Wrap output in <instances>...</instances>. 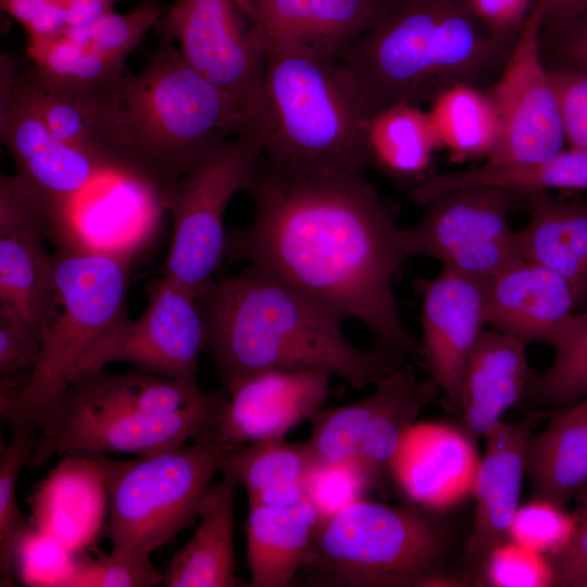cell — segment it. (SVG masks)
<instances>
[{
  "mask_svg": "<svg viewBox=\"0 0 587 587\" xmlns=\"http://www.w3.org/2000/svg\"><path fill=\"white\" fill-rule=\"evenodd\" d=\"M480 458L472 435L445 422H415L389 475L416 508L444 511L473 496Z\"/></svg>",
  "mask_w": 587,
  "mask_h": 587,
  "instance_id": "cell-19",
  "label": "cell"
},
{
  "mask_svg": "<svg viewBox=\"0 0 587 587\" xmlns=\"http://www.w3.org/2000/svg\"><path fill=\"white\" fill-rule=\"evenodd\" d=\"M15 89L59 140L90 157L103 171L128 175V141L116 86L62 84L30 64L20 68Z\"/></svg>",
  "mask_w": 587,
  "mask_h": 587,
  "instance_id": "cell-17",
  "label": "cell"
},
{
  "mask_svg": "<svg viewBox=\"0 0 587 587\" xmlns=\"http://www.w3.org/2000/svg\"><path fill=\"white\" fill-rule=\"evenodd\" d=\"M322 519L309 500L249 505L247 563L252 587H286L308 566Z\"/></svg>",
  "mask_w": 587,
  "mask_h": 587,
  "instance_id": "cell-27",
  "label": "cell"
},
{
  "mask_svg": "<svg viewBox=\"0 0 587 587\" xmlns=\"http://www.w3.org/2000/svg\"><path fill=\"white\" fill-rule=\"evenodd\" d=\"M564 508L545 500L519 508L509 532V539L548 557L557 553L570 539L575 520Z\"/></svg>",
  "mask_w": 587,
  "mask_h": 587,
  "instance_id": "cell-40",
  "label": "cell"
},
{
  "mask_svg": "<svg viewBox=\"0 0 587 587\" xmlns=\"http://www.w3.org/2000/svg\"><path fill=\"white\" fill-rule=\"evenodd\" d=\"M376 478L358 461L315 462L305 482L307 500L322 521L365 498Z\"/></svg>",
  "mask_w": 587,
  "mask_h": 587,
  "instance_id": "cell-38",
  "label": "cell"
},
{
  "mask_svg": "<svg viewBox=\"0 0 587 587\" xmlns=\"http://www.w3.org/2000/svg\"><path fill=\"white\" fill-rule=\"evenodd\" d=\"M124 112L129 176L164 191L216 146L251 130L243 109L167 41L116 85Z\"/></svg>",
  "mask_w": 587,
  "mask_h": 587,
  "instance_id": "cell-5",
  "label": "cell"
},
{
  "mask_svg": "<svg viewBox=\"0 0 587 587\" xmlns=\"http://www.w3.org/2000/svg\"><path fill=\"white\" fill-rule=\"evenodd\" d=\"M265 43H292L323 57L340 53L399 0H235Z\"/></svg>",
  "mask_w": 587,
  "mask_h": 587,
  "instance_id": "cell-20",
  "label": "cell"
},
{
  "mask_svg": "<svg viewBox=\"0 0 587 587\" xmlns=\"http://www.w3.org/2000/svg\"><path fill=\"white\" fill-rule=\"evenodd\" d=\"M365 143L371 167L397 180L423 179L435 151L441 148L428 112L405 102L369 117Z\"/></svg>",
  "mask_w": 587,
  "mask_h": 587,
  "instance_id": "cell-31",
  "label": "cell"
},
{
  "mask_svg": "<svg viewBox=\"0 0 587 587\" xmlns=\"http://www.w3.org/2000/svg\"><path fill=\"white\" fill-rule=\"evenodd\" d=\"M486 282L442 270L422 287L420 352L430 379L454 410L471 355L485 330Z\"/></svg>",
  "mask_w": 587,
  "mask_h": 587,
  "instance_id": "cell-18",
  "label": "cell"
},
{
  "mask_svg": "<svg viewBox=\"0 0 587 587\" xmlns=\"http://www.w3.org/2000/svg\"><path fill=\"white\" fill-rule=\"evenodd\" d=\"M261 114L252 130L264 158L296 175L371 167L372 112L350 72L302 46L265 43Z\"/></svg>",
  "mask_w": 587,
  "mask_h": 587,
  "instance_id": "cell-4",
  "label": "cell"
},
{
  "mask_svg": "<svg viewBox=\"0 0 587 587\" xmlns=\"http://www.w3.org/2000/svg\"><path fill=\"white\" fill-rule=\"evenodd\" d=\"M566 409H569L570 411L574 413L587 416V398L580 400L579 402L575 404L566 407Z\"/></svg>",
  "mask_w": 587,
  "mask_h": 587,
  "instance_id": "cell-50",
  "label": "cell"
},
{
  "mask_svg": "<svg viewBox=\"0 0 587 587\" xmlns=\"http://www.w3.org/2000/svg\"><path fill=\"white\" fill-rule=\"evenodd\" d=\"M486 583L497 587L553 586L549 559L514 541L496 548L484 561Z\"/></svg>",
  "mask_w": 587,
  "mask_h": 587,
  "instance_id": "cell-41",
  "label": "cell"
},
{
  "mask_svg": "<svg viewBox=\"0 0 587 587\" xmlns=\"http://www.w3.org/2000/svg\"><path fill=\"white\" fill-rule=\"evenodd\" d=\"M445 540L416 509L362 498L322 521L305 572L328 586L449 583L437 573Z\"/></svg>",
  "mask_w": 587,
  "mask_h": 587,
  "instance_id": "cell-7",
  "label": "cell"
},
{
  "mask_svg": "<svg viewBox=\"0 0 587 587\" xmlns=\"http://www.w3.org/2000/svg\"><path fill=\"white\" fill-rule=\"evenodd\" d=\"M552 348L553 361L533 375L520 401L534 411L563 409L587 398V311L574 314Z\"/></svg>",
  "mask_w": 587,
  "mask_h": 587,
  "instance_id": "cell-34",
  "label": "cell"
},
{
  "mask_svg": "<svg viewBox=\"0 0 587 587\" xmlns=\"http://www.w3.org/2000/svg\"><path fill=\"white\" fill-rule=\"evenodd\" d=\"M491 185L523 193L550 189H587V149L562 150L533 164L509 165L485 162L478 167L430 174L414 188L415 198L425 203L444 191L464 185Z\"/></svg>",
  "mask_w": 587,
  "mask_h": 587,
  "instance_id": "cell-32",
  "label": "cell"
},
{
  "mask_svg": "<svg viewBox=\"0 0 587 587\" xmlns=\"http://www.w3.org/2000/svg\"><path fill=\"white\" fill-rule=\"evenodd\" d=\"M427 111L440 146L454 160L488 159L500 137V122L487 91L455 85L439 93Z\"/></svg>",
  "mask_w": 587,
  "mask_h": 587,
  "instance_id": "cell-33",
  "label": "cell"
},
{
  "mask_svg": "<svg viewBox=\"0 0 587 587\" xmlns=\"http://www.w3.org/2000/svg\"><path fill=\"white\" fill-rule=\"evenodd\" d=\"M239 484L223 470L200 508L197 526L187 542L168 562L165 587H234L236 576L234 509Z\"/></svg>",
  "mask_w": 587,
  "mask_h": 587,
  "instance_id": "cell-26",
  "label": "cell"
},
{
  "mask_svg": "<svg viewBox=\"0 0 587 587\" xmlns=\"http://www.w3.org/2000/svg\"><path fill=\"white\" fill-rule=\"evenodd\" d=\"M162 15L157 0H146L128 13L111 12L88 24L67 27L62 34L107 58L125 63Z\"/></svg>",
  "mask_w": 587,
  "mask_h": 587,
  "instance_id": "cell-37",
  "label": "cell"
},
{
  "mask_svg": "<svg viewBox=\"0 0 587 587\" xmlns=\"http://www.w3.org/2000/svg\"><path fill=\"white\" fill-rule=\"evenodd\" d=\"M526 347L501 332H483L465 371L459 410L472 436H485L521 401L534 375Z\"/></svg>",
  "mask_w": 587,
  "mask_h": 587,
  "instance_id": "cell-24",
  "label": "cell"
},
{
  "mask_svg": "<svg viewBox=\"0 0 587 587\" xmlns=\"http://www.w3.org/2000/svg\"><path fill=\"white\" fill-rule=\"evenodd\" d=\"M222 398L223 390L212 391L201 403L171 414L63 403L53 427L39 435L32 464L59 454L150 457L211 437Z\"/></svg>",
  "mask_w": 587,
  "mask_h": 587,
  "instance_id": "cell-14",
  "label": "cell"
},
{
  "mask_svg": "<svg viewBox=\"0 0 587 587\" xmlns=\"http://www.w3.org/2000/svg\"><path fill=\"white\" fill-rule=\"evenodd\" d=\"M27 55L37 71L62 84L114 87L125 74V63L65 37L28 39Z\"/></svg>",
  "mask_w": 587,
  "mask_h": 587,
  "instance_id": "cell-36",
  "label": "cell"
},
{
  "mask_svg": "<svg viewBox=\"0 0 587 587\" xmlns=\"http://www.w3.org/2000/svg\"><path fill=\"white\" fill-rule=\"evenodd\" d=\"M548 559L553 571V586L583 587L587 579V502L575 520L567 542Z\"/></svg>",
  "mask_w": 587,
  "mask_h": 587,
  "instance_id": "cell-46",
  "label": "cell"
},
{
  "mask_svg": "<svg viewBox=\"0 0 587 587\" xmlns=\"http://www.w3.org/2000/svg\"><path fill=\"white\" fill-rule=\"evenodd\" d=\"M439 392L432 379L421 380L415 366L404 362L367 397L321 408L310 420V444L321 459L355 460L378 482L389 475L405 434Z\"/></svg>",
  "mask_w": 587,
  "mask_h": 587,
  "instance_id": "cell-11",
  "label": "cell"
},
{
  "mask_svg": "<svg viewBox=\"0 0 587 587\" xmlns=\"http://www.w3.org/2000/svg\"><path fill=\"white\" fill-rule=\"evenodd\" d=\"M0 5L29 39L55 37L67 28L64 11L55 0H0Z\"/></svg>",
  "mask_w": 587,
  "mask_h": 587,
  "instance_id": "cell-45",
  "label": "cell"
},
{
  "mask_svg": "<svg viewBox=\"0 0 587 587\" xmlns=\"http://www.w3.org/2000/svg\"><path fill=\"white\" fill-rule=\"evenodd\" d=\"M511 50L490 34L469 0H399L337 60L373 115L396 103H430L455 85L480 88Z\"/></svg>",
  "mask_w": 587,
  "mask_h": 587,
  "instance_id": "cell-3",
  "label": "cell"
},
{
  "mask_svg": "<svg viewBox=\"0 0 587 587\" xmlns=\"http://www.w3.org/2000/svg\"><path fill=\"white\" fill-rule=\"evenodd\" d=\"M9 442L0 444V585H14L17 553L33 530L20 511L16 485L22 469L30 464L39 432L29 424L12 425Z\"/></svg>",
  "mask_w": 587,
  "mask_h": 587,
  "instance_id": "cell-35",
  "label": "cell"
},
{
  "mask_svg": "<svg viewBox=\"0 0 587 587\" xmlns=\"http://www.w3.org/2000/svg\"><path fill=\"white\" fill-rule=\"evenodd\" d=\"M116 1L120 0H64L67 27L82 26L113 12Z\"/></svg>",
  "mask_w": 587,
  "mask_h": 587,
  "instance_id": "cell-49",
  "label": "cell"
},
{
  "mask_svg": "<svg viewBox=\"0 0 587 587\" xmlns=\"http://www.w3.org/2000/svg\"><path fill=\"white\" fill-rule=\"evenodd\" d=\"M525 200L526 193L483 184L444 191L423 205L415 225L403 228L407 252L487 282L522 259L509 216Z\"/></svg>",
  "mask_w": 587,
  "mask_h": 587,
  "instance_id": "cell-10",
  "label": "cell"
},
{
  "mask_svg": "<svg viewBox=\"0 0 587 587\" xmlns=\"http://www.w3.org/2000/svg\"><path fill=\"white\" fill-rule=\"evenodd\" d=\"M240 16L235 0H175L155 27L176 39L184 58L236 100L253 127L261 114L266 50Z\"/></svg>",
  "mask_w": 587,
  "mask_h": 587,
  "instance_id": "cell-15",
  "label": "cell"
},
{
  "mask_svg": "<svg viewBox=\"0 0 587 587\" xmlns=\"http://www.w3.org/2000/svg\"><path fill=\"white\" fill-rule=\"evenodd\" d=\"M539 416L534 413L520 424L503 421L484 437L485 453L477 469L473 496L475 520L467 540L472 558L484 563L509 539L526 474L527 452Z\"/></svg>",
  "mask_w": 587,
  "mask_h": 587,
  "instance_id": "cell-23",
  "label": "cell"
},
{
  "mask_svg": "<svg viewBox=\"0 0 587 587\" xmlns=\"http://www.w3.org/2000/svg\"><path fill=\"white\" fill-rule=\"evenodd\" d=\"M525 204L528 221L517 232L522 259L565 278L577 304L587 298V202L532 191L526 193Z\"/></svg>",
  "mask_w": 587,
  "mask_h": 587,
  "instance_id": "cell-28",
  "label": "cell"
},
{
  "mask_svg": "<svg viewBox=\"0 0 587 587\" xmlns=\"http://www.w3.org/2000/svg\"><path fill=\"white\" fill-rule=\"evenodd\" d=\"M364 171L296 175L262 155L247 189L253 220L227 232L224 257L360 321L376 347L415 355L392 289L409 257L403 228Z\"/></svg>",
  "mask_w": 587,
  "mask_h": 587,
  "instance_id": "cell-1",
  "label": "cell"
},
{
  "mask_svg": "<svg viewBox=\"0 0 587 587\" xmlns=\"http://www.w3.org/2000/svg\"><path fill=\"white\" fill-rule=\"evenodd\" d=\"M0 138L15 163V175L63 214L103 171L90 157L59 140L15 86L0 101Z\"/></svg>",
  "mask_w": 587,
  "mask_h": 587,
  "instance_id": "cell-21",
  "label": "cell"
},
{
  "mask_svg": "<svg viewBox=\"0 0 587 587\" xmlns=\"http://www.w3.org/2000/svg\"><path fill=\"white\" fill-rule=\"evenodd\" d=\"M544 5H534L501 73L487 91L500 122L498 145L486 162L524 165L563 150L565 135L542 45Z\"/></svg>",
  "mask_w": 587,
  "mask_h": 587,
  "instance_id": "cell-12",
  "label": "cell"
},
{
  "mask_svg": "<svg viewBox=\"0 0 587 587\" xmlns=\"http://www.w3.org/2000/svg\"><path fill=\"white\" fill-rule=\"evenodd\" d=\"M51 226L41 213L0 223V311L39 337L53 295L52 258L43 248Z\"/></svg>",
  "mask_w": 587,
  "mask_h": 587,
  "instance_id": "cell-25",
  "label": "cell"
},
{
  "mask_svg": "<svg viewBox=\"0 0 587 587\" xmlns=\"http://www.w3.org/2000/svg\"><path fill=\"white\" fill-rule=\"evenodd\" d=\"M486 321L524 345L553 347L574 316L569 282L533 261L520 259L486 282Z\"/></svg>",
  "mask_w": 587,
  "mask_h": 587,
  "instance_id": "cell-22",
  "label": "cell"
},
{
  "mask_svg": "<svg viewBox=\"0 0 587 587\" xmlns=\"http://www.w3.org/2000/svg\"><path fill=\"white\" fill-rule=\"evenodd\" d=\"M570 149H587V72L550 67Z\"/></svg>",
  "mask_w": 587,
  "mask_h": 587,
  "instance_id": "cell-43",
  "label": "cell"
},
{
  "mask_svg": "<svg viewBox=\"0 0 587 587\" xmlns=\"http://www.w3.org/2000/svg\"><path fill=\"white\" fill-rule=\"evenodd\" d=\"M53 295L40 333V354L27 382H1L0 413L40 435L54 425L87 350L127 315L126 259L102 250L58 247L52 254Z\"/></svg>",
  "mask_w": 587,
  "mask_h": 587,
  "instance_id": "cell-6",
  "label": "cell"
},
{
  "mask_svg": "<svg viewBox=\"0 0 587 587\" xmlns=\"http://www.w3.org/2000/svg\"><path fill=\"white\" fill-rule=\"evenodd\" d=\"M544 5L542 29L551 35L587 13V0H540Z\"/></svg>",
  "mask_w": 587,
  "mask_h": 587,
  "instance_id": "cell-48",
  "label": "cell"
},
{
  "mask_svg": "<svg viewBox=\"0 0 587 587\" xmlns=\"http://www.w3.org/2000/svg\"><path fill=\"white\" fill-rule=\"evenodd\" d=\"M232 450L203 437L136 460L116 462L99 454L111 551L151 558L190 526Z\"/></svg>",
  "mask_w": 587,
  "mask_h": 587,
  "instance_id": "cell-8",
  "label": "cell"
},
{
  "mask_svg": "<svg viewBox=\"0 0 587 587\" xmlns=\"http://www.w3.org/2000/svg\"><path fill=\"white\" fill-rule=\"evenodd\" d=\"M146 292L141 315H126L107 330L84 354L78 373L123 362L146 374L197 382L205 341L197 300L164 276L149 280Z\"/></svg>",
  "mask_w": 587,
  "mask_h": 587,
  "instance_id": "cell-13",
  "label": "cell"
},
{
  "mask_svg": "<svg viewBox=\"0 0 587 587\" xmlns=\"http://www.w3.org/2000/svg\"><path fill=\"white\" fill-rule=\"evenodd\" d=\"M539 412L551 419L530 439L526 474L537 499L564 508L587 485V416L566 408Z\"/></svg>",
  "mask_w": 587,
  "mask_h": 587,
  "instance_id": "cell-29",
  "label": "cell"
},
{
  "mask_svg": "<svg viewBox=\"0 0 587 587\" xmlns=\"http://www.w3.org/2000/svg\"><path fill=\"white\" fill-rule=\"evenodd\" d=\"M315 462L307 441L279 438L233 449L223 470L246 489L249 505L287 507L307 500Z\"/></svg>",
  "mask_w": 587,
  "mask_h": 587,
  "instance_id": "cell-30",
  "label": "cell"
},
{
  "mask_svg": "<svg viewBox=\"0 0 587 587\" xmlns=\"http://www.w3.org/2000/svg\"><path fill=\"white\" fill-rule=\"evenodd\" d=\"M533 0H469L470 7L490 34L513 47L532 12Z\"/></svg>",
  "mask_w": 587,
  "mask_h": 587,
  "instance_id": "cell-44",
  "label": "cell"
},
{
  "mask_svg": "<svg viewBox=\"0 0 587 587\" xmlns=\"http://www.w3.org/2000/svg\"><path fill=\"white\" fill-rule=\"evenodd\" d=\"M197 303L223 389L271 370H320L362 389L405 362L402 353L353 345L341 316L248 267L215 280Z\"/></svg>",
  "mask_w": 587,
  "mask_h": 587,
  "instance_id": "cell-2",
  "label": "cell"
},
{
  "mask_svg": "<svg viewBox=\"0 0 587 587\" xmlns=\"http://www.w3.org/2000/svg\"><path fill=\"white\" fill-rule=\"evenodd\" d=\"M39 354V335L17 317L0 311L1 382L24 385Z\"/></svg>",
  "mask_w": 587,
  "mask_h": 587,
  "instance_id": "cell-42",
  "label": "cell"
},
{
  "mask_svg": "<svg viewBox=\"0 0 587 587\" xmlns=\"http://www.w3.org/2000/svg\"><path fill=\"white\" fill-rule=\"evenodd\" d=\"M262 155L258 136L243 133L212 149L161 196L173 216L162 276L195 300L215 282L225 259L226 208L237 192L247 191Z\"/></svg>",
  "mask_w": 587,
  "mask_h": 587,
  "instance_id": "cell-9",
  "label": "cell"
},
{
  "mask_svg": "<svg viewBox=\"0 0 587 587\" xmlns=\"http://www.w3.org/2000/svg\"><path fill=\"white\" fill-rule=\"evenodd\" d=\"M330 377L320 370H271L222 389L211 437L232 449L285 438L324 407Z\"/></svg>",
  "mask_w": 587,
  "mask_h": 587,
  "instance_id": "cell-16",
  "label": "cell"
},
{
  "mask_svg": "<svg viewBox=\"0 0 587 587\" xmlns=\"http://www.w3.org/2000/svg\"><path fill=\"white\" fill-rule=\"evenodd\" d=\"M164 573L150 557L111 551L98 559L73 560L64 587H153L162 585Z\"/></svg>",
  "mask_w": 587,
  "mask_h": 587,
  "instance_id": "cell-39",
  "label": "cell"
},
{
  "mask_svg": "<svg viewBox=\"0 0 587 587\" xmlns=\"http://www.w3.org/2000/svg\"><path fill=\"white\" fill-rule=\"evenodd\" d=\"M583 587H587V579L585 580Z\"/></svg>",
  "mask_w": 587,
  "mask_h": 587,
  "instance_id": "cell-51",
  "label": "cell"
},
{
  "mask_svg": "<svg viewBox=\"0 0 587 587\" xmlns=\"http://www.w3.org/2000/svg\"><path fill=\"white\" fill-rule=\"evenodd\" d=\"M550 55L554 67L587 72V13L551 35Z\"/></svg>",
  "mask_w": 587,
  "mask_h": 587,
  "instance_id": "cell-47",
  "label": "cell"
}]
</instances>
